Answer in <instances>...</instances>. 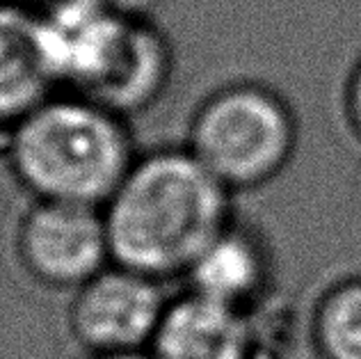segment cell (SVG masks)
<instances>
[{
    "instance_id": "1",
    "label": "cell",
    "mask_w": 361,
    "mask_h": 359,
    "mask_svg": "<svg viewBox=\"0 0 361 359\" xmlns=\"http://www.w3.org/2000/svg\"><path fill=\"white\" fill-rule=\"evenodd\" d=\"M39 16L58 92L130 119L172 85L176 51L151 0H46Z\"/></svg>"
},
{
    "instance_id": "2",
    "label": "cell",
    "mask_w": 361,
    "mask_h": 359,
    "mask_svg": "<svg viewBox=\"0 0 361 359\" xmlns=\"http://www.w3.org/2000/svg\"><path fill=\"white\" fill-rule=\"evenodd\" d=\"M233 193L188 147L137 154L103 206L112 263L158 281L185 277L233 220Z\"/></svg>"
},
{
    "instance_id": "3",
    "label": "cell",
    "mask_w": 361,
    "mask_h": 359,
    "mask_svg": "<svg viewBox=\"0 0 361 359\" xmlns=\"http://www.w3.org/2000/svg\"><path fill=\"white\" fill-rule=\"evenodd\" d=\"M5 138L9 169L32 202L103 209L137 158L128 119L66 92H55Z\"/></svg>"
},
{
    "instance_id": "4",
    "label": "cell",
    "mask_w": 361,
    "mask_h": 359,
    "mask_svg": "<svg viewBox=\"0 0 361 359\" xmlns=\"http://www.w3.org/2000/svg\"><path fill=\"white\" fill-rule=\"evenodd\" d=\"M300 140L288 101L261 83H229L199 103L185 147L224 188L259 190L290 165Z\"/></svg>"
},
{
    "instance_id": "5",
    "label": "cell",
    "mask_w": 361,
    "mask_h": 359,
    "mask_svg": "<svg viewBox=\"0 0 361 359\" xmlns=\"http://www.w3.org/2000/svg\"><path fill=\"white\" fill-rule=\"evenodd\" d=\"M25 275L49 291H78L112 263L103 211L97 206L32 202L16 229Z\"/></svg>"
},
{
    "instance_id": "6",
    "label": "cell",
    "mask_w": 361,
    "mask_h": 359,
    "mask_svg": "<svg viewBox=\"0 0 361 359\" xmlns=\"http://www.w3.org/2000/svg\"><path fill=\"white\" fill-rule=\"evenodd\" d=\"M167 302L163 281L110 263L71 293L66 325L90 355L149 351Z\"/></svg>"
},
{
    "instance_id": "7",
    "label": "cell",
    "mask_w": 361,
    "mask_h": 359,
    "mask_svg": "<svg viewBox=\"0 0 361 359\" xmlns=\"http://www.w3.org/2000/svg\"><path fill=\"white\" fill-rule=\"evenodd\" d=\"M185 288L250 314L274 291L272 252L252 224L233 220L208 243L185 272Z\"/></svg>"
},
{
    "instance_id": "8",
    "label": "cell",
    "mask_w": 361,
    "mask_h": 359,
    "mask_svg": "<svg viewBox=\"0 0 361 359\" xmlns=\"http://www.w3.org/2000/svg\"><path fill=\"white\" fill-rule=\"evenodd\" d=\"M55 92L39 7L0 0V133L7 135Z\"/></svg>"
},
{
    "instance_id": "9",
    "label": "cell",
    "mask_w": 361,
    "mask_h": 359,
    "mask_svg": "<svg viewBox=\"0 0 361 359\" xmlns=\"http://www.w3.org/2000/svg\"><path fill=\"white\" fill-rule=\"evenodd\" d=\"M154 359H250L247 314L192 291L169 298L149 346Z\"/></svg>"
},
{
    "instance_id": "10",
    "label": "cell",
    "mask_w": 361,
    "mask_h": 359,
    "mask_svg": "<svg viewBox=\"0 0 361 359\" xmlns=\"http://www.w3.org/2000/svg\"><path fill=\"white\" fill-rule=\"evenodd\" d=\"M250 359H318L311 314L293 298L272 291L247 314Z\"/></svg>"
},
{
    "instance_id": "11",
    "label": "cell",
    "mask_w": 361,
    "mask_h": 359,
    "mask_svg": "<svg viewBox=\"0 0 361 359\" xmlns=\"http://www.w3.org/2000/svg\"><path fill=\"white\" fill-rule=\"evenodd\" d=\"M309 314L318 359H361V275L327 286Z\"/></svg>"
},
{
    "instance_id": "12",
    "label": "cell",
    "mask_w": 361,
    "mask_h": 359,
    "mask_svg": "<svg viewBox=\"0 0 361 359\" xmlns=\"http://www.w3.org/2000/svg\"><path fill=\"white\" fill-rule=\"evenodd\" d=\"M345 115L350 121V128L361 140V62L350 75L348 90H345Z\"/></svg>"
},
{
    "instance_id": "13",
    "label": "cell",
    "mask_w": 361,
    "mask_h": 359,
    "mask_svg": "<svg viewBox=\"0 0 361 359\" xmlns=\"http://www.w3.org/2000/svg\"><path fill=\"white\" fill-rule=\"evenodd\" d=\"M90 359H154L149 351H137V353H110V355H92Z\"/></svg>"
}]
</instances>
